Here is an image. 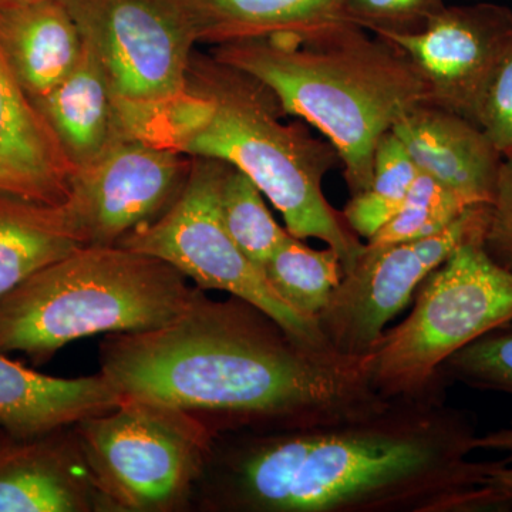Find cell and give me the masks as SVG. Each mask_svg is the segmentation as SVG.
<instances>
[{
  "instance_id": "1",
  "label": "cell",
  "mask_w": 512,
  "mask_h": 512,
  "mask_svg": "<svg viewBox=\"0 0 512 512\" xmlns=\"http://www.w3.org/2000/svg\"><path fill=\"white\" fill-rule=\"evenodd\" d=\"M476 424L446 390L394 399L365 416L276 431L220 434L200 481L224 512H481Z\"/></svg>"
},
{
  "instance_id": "2",
  "label": "cell",
  "mask_w": 512,
  "mask_h": 512,
  "mask_svg": "<svg viewBox=\"0 0 512 512\" xmlns=\"http://www.w3.org/2000/svg\"><path fill=\"white\" fill-rule=\"evenodd\" d=\"M100 373L124 399L183 410L220 436L305 429L382 410L362 359L309 348L254 303L198 289L161 328L109 333Z\"/></svg>"
},
{
  "instance_id": "3",
  "label": "cell",
  "mask_w": 512,
  "mask_h": 512,
  "mask_svg": "<svg viewBox=\"0 0 512 512\" xmlns=\"http://www.w3.org/2000/svg\"><path fill=\"white\" fill-rule=\"evenodd\" d=\"M286 117L264 83L195 50L187 90L148 116L140 140L234 165L281 212L289 234L328 245L346 274L365 242L323 192L326 175L340 163L338 153L326 138Z\"/></svg>"
},
{
  "instance_id": "4",
  "label": "cell",
  "mask_w": 512,
  "mask_h": 512,
  "mask_svg": "<svg viewBox=\"0 0 512 512\" xmlns=\"http://www.w3.org/2000/svg\"><path fill=\"white\" fill-rule=\"evenodd\" d=\"M210 53L264 83L288 116L332 144L350 197L369 187L380 138L427 103L426 84L406 53L348 22L237 40L212 46Z\"/></svg>"
},
{
  "instance_id": "5",
  "label": "cell",
  "mask_w": 512,
  "mask_h": 512,
  "mask_svg": "<svg viewBox=\"0 0 512 512\" xmlns=\"http://www.w3.org/2000/svg\"><path fill=\"white\" fill-rule=\"evenodd\" d=\"M173 265L123 247H80L0 299V352L35 365L77 339L167 325L198 289Z\"/></svg>"
},
{
  "instance_id": "6",
  "label": "cell",
  "mask_w": 512,
  "mask_h": 512,
  "mask_svg": "<svg viewBox=\"0 0 512 512\" xmlns=\"http://www.w3.org/2000/svg\"><path fill=\"white\" fill-rule=\"evenodd\" d=\"M483 237L454 249L421 282L409 315L384 330L369 356L370 382L384 399L446 390L444 363L512 319V272L488 255Z\"/></svg>"
},
{
  "instance_id": "7",
  "label": "cell",
  "mask_w": 512,
  "mask_h": 512,
  "mask_svg": "<svg viewBox=\"0 0 512 512\" xmlns=\"http://www.w3.org/2000/svg\"><path fill=\"white\" fill-rule=\"evenodd\" d=\"M107 511L181 510L200 485L218 434L183 410L124 399L73 426Z\"/></svg>"
},
{
  "instance_id": "8",
  "label": "cell",
  "mask_w": 512,
  "mask_h": 512,
  "mask_svg": "<svg viewBox=\"0 0 512 512\" xmlns=\"http://www.w3.org/2000/svg\"><path fill=\"white\" fill-rule=\"evenodd\" d=\"M222 164L192 157L190 174L174 204L156 221L121 239L117 247L163 259L202 291L215 289L254 303L293 339L309 348L332 350L318 322L279 298L264 272L229 237L220 210Z\"/></svg>"
},
{
  "instance_id": "9",
  "label": "cell",
  "mask_w": 512,
  "mask_h": 512,
  "mask_svg": "<svg viewBox=\"0 0 512 512\" xmlns=\"http://www.w3.org/2000/svg\"><path fill=\"white\" fill-rule=\"evenodd\" d=\"M113 87L120 111L180 99L198 46L178 0H60Z\"/></svg>"
},
{
  "instance_id": "10",
  "label": "cell",
  "mask_w": 512,
  "mask_h": 512,
  "mask_svg": "<svg viewBox=\"0 0 512 512\" xmlns=\"http://www.w3.org/2000/svg\"><path fill=\"white\" fill-rule=\"evenodd\" d=\"M488 207L473 205L431 237L383 247L365 244L316 318L329 348L355 359L372 355L387 325L413 301L424 278L467 239L484 234Z\"/></svg>"
},
{
  "instance_id": "11",
  "label": "cell",
  "mask_w": 512,
  "mask_h": 512,
  "mask_svg": "<svg viewBox=\"0 0 512 512\" xmlns=\"http://www.w3.org/2000/svg\"><path fill=\"white\" fill-rule=\"evenodd\" d=\"M192 157L121 137L99 160L74 171L62 202L80 247H116L156 221L183 191Z\"/></svg>"
},
{
  "instance_id": "12",
  "label": "cell",
  "mask_w": 512,
  "mask_h": 512,
  "mask_svg": "<svg viewBox=\"0 0 512 512\" xmlns=\"http://www.w3.org/2000/svg\"><path fill=\"white\" fill-rule=\"evenodd\" d=\"M473 2L446 5L419 32L380 37L412 60L426 84L427 103L476 123L485 84L512 35V9Z\"/></svg>"
},
{
  "instance_id": "13",
  "label": "cell",
  "mask_w": 512,
  "mask_h": 512,
  "mask_svg": "<svg viewBox=\"0 0 512 512\" xmlns=\"http://www.w3.org/2000/svg\"><path fill=\"white\" fill-rule=\"evenodd\" d=\"M0 440V512L107 511L70 431Z\"/></svg>"
},
{
  "instance_id": "14",
  "label": "cell",
  "mask_w": 512,
  "mask_h": 512,
  "mask_svg": "<svg viewBox=\"0 0 512 512\" xmlns=\"http://www.w3.org/2000/svg\"><path fill=\"white\" fill-rule=\"evenodd\" d=\"M392 131L421 173L471 204L493 200L504 157L476 123L423 103L404 114Z\"/></svg>"
},
{
  "instance_id": "15",
  "label": "cell",
  "mask_w": 512,
  "mask_h": 512,
  "mask_svg": "<svg viewBox=\"0 0 512 512\" xmlns=\"http://www.w3.org/2000/svg\"><path fill=\"white\" fill-rule=\"evenodd\" d=\"M74 168L0 46V192L62 204Z\"/></svg>"
},
{
  "instance_id": "16",
  "label": "cell",
  "mask_w": 512,
  "mask_h": 512,
  "mask_svg": "<svg viewBox=\"0 0 512 512\" xmlns=\"http://www.w3.org/2000/svg\"><path fill=\"white\" fill-rule=\"evenodd\" d=\"M123 400L101 373L76 379L42 375L0 352V426L10 439L28 440L73 427Z\"/></svg>"
},
{
  "instance_id": "17",
  "label": "cell",
  "mask_w": 512,
  "mask_h": 512,
  "mask_svg": "<svg viewBox=\"0 0 512 512\" xmlns=\"http://www.w3.org/2000/svg\"><path fill=\"white\" fill-rule=\"evenodd\" d=\"M0 46L33 103L72 72L84 50L82 35L60 0L0 5Z\"/></svg>"
},
{
  "instance_id": "18",
  "label": "cell",
  "mask_w": 512,
  "mask_h": 512,
  "mask_svg": "<svg viewBox=\"0 0 512 512\" xmlns=\"http://www.w3.org/2000/svg\"><path fill=\"white\" fill-rule=\"evenodd\" d=\"M35 104L74 171L99 160L124 137L116 94L86 45L72 72Z\"/></svg>"
},
{
  "instance_id": "19",
  "label": "cell",
  "mask_w": 512,
  "mask_h": 512,
  "mask_svg": "<svg viewBox=\"0 0 512 512\" xmlns=\"http://www.w3.org/2000/svg\"><path fill=\"white\" fill-rule=\"evenodd\" d=\"M198 46L281 33H306L346 23V0H178ZM349 23V22H348Z\"/></svg>"
},
{
  "instance_id": "20",
  "label": "cell",
  "mask_w": 512,
  "mask_h": 512,
  "mask_svg": "<svg viewBox=\"0 0 512 512\" xmlns=\"http://www.w3.org/2000/svg\"><path fill=\"white\" fill-rule=\"evenodd\" d=\"M77 248L62 204L0 192V299Z\"/></svg>"
},
{
  "instance_id": "21",
  "label": "cell",
  "mask_w": 512,
  "mask_h": 512,
  "mask_svg": "<svg viewBox=\"0 0 512 512\" xmlns=\"http://www.w3.org/2000/svg\"><path fill=\"white\" fill-rule=\"evenodd\" d=\"M262 271L279 298L315 320L345 275L332 248L313 249L292 234L286 235Z\"/></svg>"
},
{
  "instance_id": "22",
  "label": "cell",
  "mask_w": 512,
  "mask_h": 512,
  "mask_svg": "<svg viewBox=\"0 0 512 512\" xmlns=\"http://www.w3.org/2000/svg\"><path fill=\"white\" fill-rule=\"evenodd\" d=\"M419 170L392 130L377 143L369 187L350 197L343 217L360 239L372 238L402 207Z\"/></svg>"
},
{
  "instance_id": "23",
  "label": "cell",
  "mask_w": 512,
  "mask_h": 512,
  "mask_svg": "<svg viewBox=\"0 0 512 512\" xmlns=\"http://www.w3.org/2000/svg\"><path fill=\"white\" fill-rule=\"evenodd\" d=\"M220 210L229 237L262 271L289 232L272 217L254 181L228 163L222 164Z\"/></svg>"
},
{
  "instance_id": "24",
  "label": "cell",
  "mask_w": 512,
  "mask_h": 512,
  "mask_svg": "<svg viewBox=\"0 0 512 512\" xmlns=\"http://www.w3.org/2000/svg\"><path fill=\"white\" fill-rule=\"evenodd\" d=\"M473 205L477 204L419 171L400 210L365 244L383 247L431 237L450 227Z\"/></svg>"
},
{
  "instance_id": "25",
  "label": "cell",
  "mask_w": 512,
  "mask_h": 512,
  "mask_svg": "<svg viewBox=\"0 0 512 512\" xmlns=\"http://www.w3.org/2000/svg\"><path fill=\"white\" fill-rule=\"evenodd\" d=\"M441 375L447 382L512 396V319L454 353Z\"/></svg>"
},
{
  "instance_id": "26",
  "label": "cell",
  "mask_w": 512,
  "mask_h": 512,
  "mask_svg": "<svg viewBox=\"0 0 512 512\" xmlns=\"http://www.w3.org/2000/svg\"><path fill=\"white\" fill-rule=\"evenodd\" d=\"M444 8V0H346L345 18L373 35H407Z\"/></svg>"
},
{
  "instance_id": "27",
  "label": "cell",
  "mask_w": 512,
  "mask_h": 512,
  "mask_svg": "<svg viewBox=\"0 0 512 512\" xmlns=\"http://www.w3.org/2000/svg\"><path fill=\"white\" fill-rule=\"evenodd\" d=\"M476 124L501 156H512V35L485 84L477 107Z\"/></svg>"
},
{
  "instance_id": "28",
  "label": "cell",
  "mask_w": 512,
  "mask_h": 512,
  "mask_svg": "<svg viewBox=\"0 0 512 512\" xmlns=\"http://www.w3.org/2000/svg\"><path fill=\"white\" fill-rule=\"evenodd\" d=\"M483 244L498 265L512 272V156L505 157L488 207Z\"/></svg>"
},
{
  "instance_id": "29",
  "label": "cell",
  "mask_w": 512,
  "mask_h": 512,
  "mask_svg": "<svg viewBox=\"0 0 512 512\" xmlns=\"http://www.w3.org/2000/svg\"><path fill=\"white\" fill-rule=\"evenodd\" d=\"M474 448L510 453L485 477L483 494L487 511H512V420L501 429L477 436Z\"/></svg>"
},
{
  "instance_id": "30",
  "label": "cell",
  "mask_w": 512,
  "mask_h": 512,
  "mask_svg": "<svg viewBox=\"0 0 512 512\" xmlns=\"http://www.w3.org/2000/svg\"><path fill=\"white\" fill-rule=\"evenodd\" d=\"M37 2V0H0V5H19V3Z\"/></svg>"
},
{
  "instance_id": "31",
  "label": "cell",
  "mask_w": 512,
  "mask_h": 512,
  "mask_svg": "<svg viewBox=\"0 0 512 512\" xmlns=\"http://www.w3.org/2000/svg\"><path fill=\"white\" fill-rule=\"evenodd\" d=\"M6 436H8V434H6L5 430H3L2 426H0V440L5 439Z\"/></svg>"
}]
</instances>
